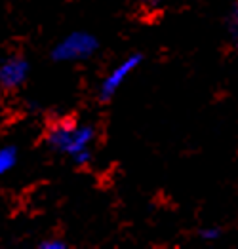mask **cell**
<instances>
[{"mask_svg": "<svg viewBox=\"0 0 238 249\" xmlns=\"http://www.w3.org/2000/svg\"><path fill=\"white\" fill-rule=\"evenodd\" d=\"M92 137L93 131L90 127H80L71 118H63L48 129V143L61 152L73 154L76 160H84L88 156L86 146Z\"/></svg>", "mask_w": 238, "mask_h": 249, "instance_id": "obj_1", "label": "cell"}, {"mask_svg": "<svg viewBox=\"0 0 238 249\" xmlns=\"http://www.w3.org/2000/svg\"><path fill=\"white\" fill-rule=\"evenodd\" d=\"M29 72V65L19 55H12L0 63V86L4 89H16L19 88Z\"/></svg>", "mask_w": 238, "mask_h": 249, "instance_id": "obj_2", "label": "cell"}, {"mask_svg": "<svg viewBox=\"0 0 238 249\" xmlns=\"http://www.w3.org/2000/svg\"><path fill=\"white\" fill-rule=\"evenodd\" d=\"M95 42L90 38L88 35H73L65 42H61L55 50V57L57 59H78V57H86L88 53H92Z\"/></svg>", "mask_w": 238, "mask_h": 249, "instance_id": "obj_3", "label": "cell"}, {"mask_svg": "<svg viewBox=\"0 0 238 249\" xmlns=\"http://www.w3.org/2000/svg\"><path fill=\"white\" fill-rule=\"evenodd\" d=\"M16 164V148L6 146L0 150V175H4L10 167Z\"/></svg>", "mask_w": 238, "mask_h": 249, "instance_id": "obj_4", "label": "cell"}, {"mask_svg": "<svg viewBox=\"0 0 238 249\" xmlns=\"http://www.w3.org/2000/svg\"><path fill=\"white\" fill-rule=\"evenodd\" d=\"M40 248H44V249H61V248H65V244L63 242H57V240H50V242H44Z\"/></svg>", "mask_w": 238, "mask_h": 249, "instance_id": "obj_5", "label": "cell"}, {"mask_svg": "<svg viewBox=\"0 0 238 249\" xmlns=\"http://www.w3.org/2000/svg\"><path fill=\"white\" fill-rule=\"evenodd\" d=\"M143 2H147V4H156V2H160V0H143Z\"/></svg>", "mask_w": 238, "mask_h": 249, "instance_id": "obj_6", "label": "cell"}, {"mask_svg": "<svg viewBox=\"0 0 238 249\" xmlns=\"http://www.w3.org/2000/svg\"><path fill=\"white\" fill-rule=\"evenodd\" d=\"M237 48H238V40H237Z\"/></svg>", "mask_w": 238, "mask_h": 249, "instance_id": "obj_7", "label": "cell"}]
</instances>
